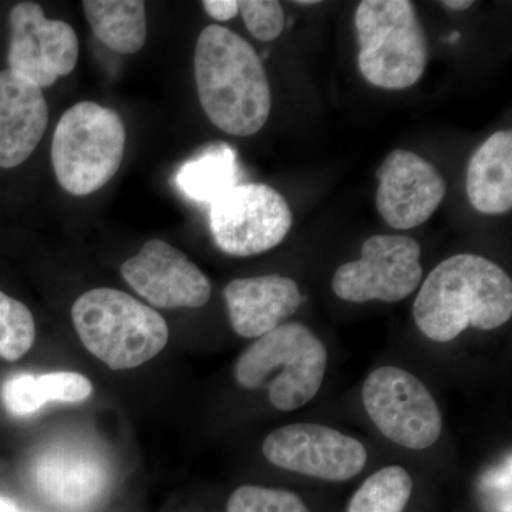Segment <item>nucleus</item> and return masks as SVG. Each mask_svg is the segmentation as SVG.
<instances>
[{"label":"nucleus","instance_id":"f257e3e1","mask_svg":"<svg viewBox=\"0 0 512 512\" xmlns=\"http://www.w3.org/2000/svg\"><path fill=\"white\" fill-rule=\"evenodd\" d=\"M413 315L421 333L440 343L467 328H500L512 315L510 276L484 256H450L427 276Z\"/></svg>","mask_w":512,"mask_h":512},{"label":"nucleus","instance_id":"f03ea898","mask_svg":"<svg viewBox=\"0 0 512 512\" xmlns=\"http://www.w3.org/2000/svg\"><path fill=\"white\" fill-rule=\"evenodd\" d=\"M198 99L215 127L235 137L258 133L271 114L264 63L244 37L224 26H207L194 55Z\"/></svg>","mask_w":512,"mask_h":512},{"label":"nucleus","instance_id":"7ed1b4c3","mask_svg":"<svg viewBox=\"0 0 512 512\" xmlns=\"http://www.w3.org/2000/svg\"><path fill=\"white\" fill-rule=\"evenodd\" d=\"M72 319L83 345L110 369H134L163 352L167 322L123 291L97 288L73 303Z\"/></svg>","mask_w":512,"mask_h":512},{"label":"nucleus","instance_id":"20e7f679","mask_svg":"<svg viewBox=\"0 0 512 512\" xmlns=\"http://www.w3.org/2000/svg\"><path fill=\"white\" fill-rule=\"evenodd\" d=\"M328 365V352L302 323H285L256 339L235 365L245 389H268L269 402L292 412L318 394Z\"/></svg>","mask_w":512,"mask_h":512},{"label":"nucleus","instance_id":"39448f33","mask_svg":"<svg viewBox=\"0 0 512 512\" xmlns=\"http://www.w3.org/2000/svg\"><path fill=\"white\" fill-rule=\"evenodd\" d=\"M360 73L373 86L404 90L426 70L427 36L409 0H363L356 9Z\"/></svg>","mask_w":512,"mask_h":512},{"label":"nucleus","instance_id":"423d86ee","mask_svg":"<svg viewBox=\"0 0 512 512\" xmlns=\"http://www.w3.org/2000/svg\"><path fill=\"white\" fill-rule=\"evenodd\" d=\"M127 133L116 111L80 101L64 111L52 143L57 183L76 197L93 194L120 170Z\"/></svg>","mask_w":512,"mask_h":512},{"label":"nucleus","instance_id":"0eeeda50","mask_svg":"<svg viewBox=\"0 0 512 512\" xmlns=\"http://www.w3.org/2000/svg\"><path fill=\"white\" fill-rule=\"evenodd\" d=\"M292 228L288 202L265 184H238L210 205V231L225 254H264Z\"/></svg>","mask_w":512,"mask_h":512},{"label":"nucleus","instance_id":"6e6552de","mask_svg":"<svg viewBox=\"0 0 512 512\" xmlns=\"http://www.w3.org/2000/svg\"><path fill=\"white\" fill-rule=\"evenodd\" d=\"M363 403L387 439L410 450H424L439 440L443 417L427 387L399 367H380L367 376Z\"/></svg>","mask_w":512,"mask_h":512},{"label":"nucleus","instance_id":"1a4fd4ad","mask_svg":"<svg viewBox=\"0 0 512 512\" xmlns=\"http://www.w3.org/2000/svg\"><path fill=\"white\" fill-rule=\"evenodd\" d=\"M421 249L406 235H373L357 261L340 266L333 292L343 301L399 302L412 295L423 278Z\"/></svg>","mask_w":512,"mask_h":512},{"label":"nucleus","instance_id":"9d476101","mask_svg":"<svg viewBox=\"0 0 512 512\" xmlns=\"http://www.w3.org/2000/svg\"><path fill=\"white\" fill-rule=\"evenodd\" d=\"M9 32L8 69L40 89L76 67L80 52L76 32L63 20L46 18L39 3L13 6Z\"/></svg>","mask_w":512,"mask_h":512},{"label":"nucleus","instance_id":"9b49d317","mask_svg":"<svg viewBox=\"0 0 512 512\" xmlns=\"http://www.w3.org/2000/svg\"><path fill=\"white\" fill-rule=\"evenodd\" d=\"M262 450L276 467L326 481H348L367 463L366 448L359 440L319 424H292L272 431Z\"/></svg>","mask_w":512,"mask_h":512},{"label":"nucleus","instance_id":"f8f14e48","mask_svg":"<svg viewBox=\"0 0 512 512\" xmlns=\"http://www.w3.org/2000/svg\"><path fill=\"white\" fill-rule=\"evenodd\" d=\"M128 285L148 303L161 309L207 305L211 282L180 249L161 239H151L120 268Z\"/></svg>","mask_w":512,"mask_h":512},{"label":"nucleus","instance_id":"ddd939ff","mask_svg":"<svg viewBox=\"0 0 512 512\" xmlns=\"http://www.w3.org/2000/svg\"><path fill=\"white\" fill-rule=\"evenodd\" d=\"M377 178V210L399 231L430 220L446 197V181L439 171L412 151H392L377 170Z\"/></svg>","mask_w":512,"mask_h":512},{"label":"nucleus","instance_id":"4468645a","mask_svg":"<svg viewBox=\"0 0 512 512\" xmlns=\"http://www.w3.org/2000/svg\"><path fill=\"white\" fill-rule=\"evenodd\" d=\"M49 123L42 89L9 69L0 72V168L25 163L45 136Z\"/></svg>","mask_w":512,"mask_h":512},{"label":"nucleus","instance_id":"2eb2a0df","mask_svg":"<svg viewBox=\"0 0 512 512\" xmlns=\"http://www.w3.org/2000/svg\"><path fill=\"white\" fill-rule=\"evenodd\" d=\"M224 296L232 329L242 338H261L279 328L303 302L296 282L279 275L235 279Z\"/></svg>","mask_w":512,"mask_h":512},{"label":"nucleus","instance_id":"dca6fc26","mask_svg":"<svg viewBox=\"0 0 512 512\" xmlns=\"http://www.w3.org/2000/svg\"><path fill=\"white\" fill-rule=\"evenodd\" d=\"M33 477L37 490L50 503L82 508L103 494L107 485L106 464L93 451L76 446H56L36 461Z\"/></svg>","mask_w":512,"mask_h":512},{"label":"nucleus","instance_id":"f3484780","mask_svg":"<svg viewBox=\"0 0 512 512\" xmlns=\"http://www.w3.org/2000/svg\"><path fill=\"white\" fill-rule=\"evenodd\" d=\"M467 194L481 214L501 215L511 210V131H497L477 148L468 163Z\"/></svg>","mask_w":512,"mask_h":512},{"label":"nucleus","instance_id":"a211bd4d","mask_svg":"<svg viewBox=\"0 0 512 512\" xmlns=\"http://www.w3.org/2000/svg\"><path fill=\"white\" fill-rule=\"evenodd\" d=\"M93 384L76 372L13 376L2 387V400L13 416L23 417L42 409L46 403H79L89 399Z\"/></svg>","mask_w":512,"mask_h":512},{"label":"nucleus","instance_id":"6ab92c4d","mask_svg":"<svg viewBox=\"0 0 512 512\" xmlns=\"http://www.w3.org/2000/svg\"><path fill=\"white\" fill-rule=\"evenodd\" d=\"M83 10L94 35L113 52L134 55L146 45L143 0H84Z\"/></svg>","mask_w":512,"mask_h":512},{"label":"nucleus","instance_id":"aec40b11","mask_svg":"<svg viewBox=\"0 0 512 512\" xmlns=\"http://www.w3.org/2000/svg\"><path fill=\"white\" fill-rule=\"evenodd\" d=\"M239 175L237 151L228 144H215L181 165L174 184L188 200L211 205L238 185Z\"/></svg>","mask_w":512,"mask_h":512},{"label":"nucleus","instance_id":"412c9836","mask_svg":"<svg viewBox=\"0 0 512 512\" xmlns=\"http://www.w3.org/2000/svg\"><path fill=\"white\" fill-rule=\"evenodd\" d=\"M412 491V477L403 467H384L356 491L348 512H403Z\"/></svg>","mask_w":512,"mask_h":512},{"label":"nucleus","instance_id":"4be33fe9","mask_svg":"<svg viewBox=\"0 0 512 512\" xmlns=\"http://www.w3.org/2000/svg\"><path fill=\"white\" fill-rule=\"evenodd\" d=\"M36 323L25 303L0 291V357L16 362L32 349Z\"/></svg>","mask_w":512,"mask_h":512},{"label":"nucleus","instance_id":"5701e85b","mask_svg":"<svg viewBox=\"0 0 512 512\" xmlns=\"http://www.w3.org/2000/svg\"><path fill=\"white\" fill-rule=\"evenodd\" d=\"M227 512H309L298 495L285 490L244 485L228 501Z\"/></svg>","mask_w":512,"mask_h":512},{"label":"nucleus","instance_id":"b1692460","mask_svg":"<svg viewBox=\"0 0 512 512\" xmlns=\"http://www.w3.org/2000/svg\"><path fill=\"white\" fill-rule=\"evenodd\" d=\"M238 6L248 32L261 42L276 39L285 28L284 9L275 0H242Z\"/></svg>","mask_w":512,"mask_h":512},{"label":"nucleus","instance_id":"393cba45","mask_svg":"<svg viewBox=\"0 0 512 512\" xmlns=\"http://www.w3.org/2000/svg\"><path fill=\"white\" fill-rule=\"evenodd\" d=\"M485 504L491 512H511V457L483 478Z\"/></svg>","mask_w":512,"mask_h":512},{"label":"nucleus","instance_id":"a878e982","mask_svg":"<svg viewBox=\"0 0 512 512\" xmlns=\"http://www.w3.org/2000/svg\"><path fill=\"white\" fill-rule=\"evenodd\" d=\"M202 8L212 19L220 22L234 19L239 13L237 0H204Z\"/></svg>","mask_w":512,"mask_h":512},{"label":"nucleus","instance_id":"bb28decb","mask_svg":"<svg viewBox=\"0 0 512 512\" xmlns=\"http://www.w3.org/2000/svg\"><path fill=\"white\" fill-rule=\"evenodd\" d=\"M444 8L454 10V12H463V10L470 9L474 5L471 0H446V2H440Z\"/></svg>","mask_w":512,"mask_h":512},{"label":"nucleus","instance_id":"cd10ccee","mask_svg":"<svg viewBox=\"0 0 512 512\" xmlns=\"http://www.w3.org/2000/svg\"><path fill=\"white\" fill-rule=\"evenodd\" d=\"M0 512H22L16 508V505H13L8 500H3L0 498Z\"/></svg>","mask_w":512,"mask_h":512},{"label":"nucleus","instance_id":"c85d7f7f","mask_svg":"<svg viewBox=\"0 0 512 512\" xmlns=\"http://www.w3.org/2000/svg\"><path fill=\"white\" fill-rule=\"evenodd\" d=\"M296 3H298V5L305 6V5H316V3H319V2H316V0H299V2H296Z\"/></svg>","mask_w":512,"mask_h":512}]
</instances>
